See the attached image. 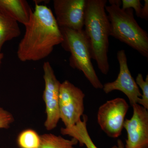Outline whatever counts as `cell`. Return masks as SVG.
Masks as SVG:
<instances>
[{
  "label": "cell",
  "instance_id": "obj_1",
  "mask_svg": "<svg viewBox=\"0 0 148 148\" xmlns=\"http://www.w3.org/2000/svg\"><path fill=\"white\" fill-rule=\"evenodd\" d=\"M25 34L20 41L17 56L20 61H36L50 55L56 46L63 41L55 16L46 5L36 3Z\"/></svg>",
  "mask_w": 148,
  "mask_h": 148
},
{
  "label": "cell",
  "instance_id": "obj_2",
  "mask_svg": "<svg viewBox=\"0 0 148 148\" xmlns=\"http://www.w3.org/2000/svg\"><path fill=\"white\" fill-rule=\"evenodd\" d=\"M107 3V0H86L84 30L92 59L105 75L110 70L108 52L110 27L105 9Z\"/></svg>",
  "mask_w": 148,
  "mask_h": 148
},
{
  "label": "cell",
  "instance_id": "obj_3",
  "mask_svg": "<svg viewBox=\"0 0 148 148\" xmlns=\"http://www.w3.org/2000/svg\"><path fill=\"white\" fill-rule=\"evenodd\" d=\"M106 5L110 21V36L124 42L147 58L148 57V34L135 20L133 10H123L120 0H110Z\"/></svg>",
  "mask_w": 148,
  "mask_h": 148
},
{
  "label": "cell",
  "instance_id": "obj_4",
  "mask_svg": "<svg viewBox=\"0 0 148 148\" xmlns=\"http://www.w3.org/2000/svg\"><path fill=\"white\" fill-rule=\"evenodd\" d=\"M60 29L63 38L61 45L71 54L70 66L82 71L94 88L103 89V85L98 78L91 62L90 47L84 30Z\"/></svg>",
  "mask_w": 148,
  "mask_h": 148
},
{
  "label": "cell",
  "instance_id": "obj_5",
  "mask_svg": "<svg viewBox=\"0 0 148 148\" xmlns=\"http://www.w3.org/2000/svg\"><path fill=\"white\" fill-rule=\"evenodd\" d=\"M85 94L68 80L61 84L59 95L60 119L65 127L72 126L80 120L84 110Z\"/></svg>",
  "mask_w": 148,
  "mask_h": 148
},
{
  "label": "cell",
  "instance_id": "obj_6",
  "mask_svg": "<svg viewBox=\"0 0 148 148\" xmlns=\"http://www.w3.org/2000/svg\"><path fill=\"white\" fill-rule=\"evenodd\" d=\"M129 105L124 99L117 98L107 101L99 108L97 121L101 129L110 138H118L123 128Z\"/></svg>",
  "mask_w": 148,
  "mask_h": 148
},
{
  "label": "cell",
  "instance_id": "obj_7",
  "mask_svg": "<svg viewBox=\"0 0 148 148\" xmlns=\"http://www.w3.org/2000/svg\"><path fill=\"white\" fill-rule=\"evenodd\" d=\"M43 69L45 82L43 98L45 104L47 115L44 125L46 129L50 131L56 127L60 119L59 95L61 83L56 78L49 62H45Z\"/></svg>",
  "mask_w": 148,
  "mask_h": 148
},
{
  "label": "cell",
  "instance_id": "obj_8",
  "mask_svg": "<svg viewBox=\"0 0 148 148\" xmlns=\"http://www.w3.org/2000/svg\"><path fill=\"white\" fill-rule=\"evenodd\" d=\"M86 0H54L55 18L59 28L83 30Z\"/></svg>",
  "mask_w": 148,
  "mask_h": 148
},
{
  "label": "cell",
  "instance_id": "obj_9",
  "mask_svg": "<svg viewBox=\"0 0 148 148\" xmlns=\"http://www.w3.org/2000/svg\"><path fill=\"white\" fill-rule=\"evenodd\" d=\"M133 115L125 120L127 133L125 148H148V111L138 104L132 106Z\"/></svg>",
  "mask_w": 148,
  "mask_h": 148
},
{
  "label": "cell",
  "instance_id": "obj_10",
  "mask_svg": "<svg viewBox=\"0 0 148 148\" xmlns=\"http://www.w3.org/2000/svg\"><path fill=\"white\" fill-rule=\"evenodd\" d=\"M117 58L119 65L117 78L114 81L107 83L103 85V91L108 94L113 90H119L126 95L131 106L138 104L142 94L128 68L124 50L118 51Z\"/></svg>",
  "mask_w": 148,
  "mask_h": 148
},
{
  "label": "cell",
  "instance_id": "obj_11",
  "mask_svg": "<svg viewBox=\"0 0 148 148\" xmlns=\"http://www.w3.org/2000/svg\"><path fill=\"white\" fill-rule=\"evenodd\" d=\"M33 10L24 0H0V13L25 26Z\"/></svg>",
  "mask_w": 148,
  "mask_h": 148
},
{
  "label": "cell",
  "instance_id": "obj_12",
  "mask_svg": "<svg viewBox=\"0 0 148 148\" xmlns=\"http://www.w3.org/2000/svg\"><path fill=\"white\" fill-rule=\"evenodd\" d=\"M83 116L82 120L81 119L74 125L62 127L61 133L76 139L80 146L85 145L86 148H98L92 142L88 131L87 116L84 114ZM112 148H116V146H114Z\"/></svg>",
  "mask_w": 148,
  "mask_h": 148
},
{
  "label": "cell",
  "instance_id": "obj_13",
  "mask_svg": "<svg viewBox=\"0 0 148 148\" xmlns=\"http://www.w3.org/2000/svg\"><path fill=\"white\" fill-rule=\"evenodd\" d=\"M20 34L18 22L0 13V51L5 43Z\"/></svg>",
  "mask_w": 148,
  "mask_h": 148
},
{
  "label": "cell",
  "instance_id": "obj_14",
  "mask_svg": "<svg viewBox=\"0 0 148 148\" xmlns=\"http://www.w3.org/2000/svg\"><path fill=\"white\" fill-rule=\"evenodd\" d=\"M40 138V142L38 148H75L74 146L78 143L75 138L68 140L51 133L43 134Z\"/></svg>",
  "mask_w": 148,
  "mask_h": 148
},
{
  "label": "cell",
  "instance_id": "obj_15",
  "mask_svg": "<svg viewBox=\"0 0 148 148\" xmlns=\"http://www.w3.org/2000/svg\"><path fill=\"white\" fill-rule=\"evenodd\" d=\"M40 142V136L32 129L24 130L17 138V143L20 148H38Z\"/></svg>",
  "mask_w": 148,
  "mask_h": 148
},
{
  "label": "cell",
  "instance_id": "obj_16",
  "mask_svg": "<svg viewBox=\"0 0 148 148\" xmlns=\"http://www.w3.org/2000/svg\"><path fill=\"white\" fill-rule=\"evenodd\" d=\"M136 84L142 90L143 94L140 98L138 104L148 110V75L144 80L142 74H138L136 77Z\"/></svg>",
  "mask_w": 148,
  "mask_h": 148
},
{
  "label": "cell",
  "instance_id": "obj_17",
  "mask_svg": "<svg viewBox=\"0 0 148 148\" xmlns=\"http://www.w3.org/2000/svg\"><path fill=\"white\" fill-rule=\"evenodd\" d=\"M14 121L12 114L0 107V129H8Z\"/></svg>",
  "mask_w": 148,
  "mask_h": 148
},
{
  "label": "cell",
  "instance_id": "obj_18",
  "mask_svg": "<svg viewBox=\"0 0 148 148\" xmlns=\"http://www.w3.org/2000/svg\"><path fill=\"white\" fill-rule=\"evenodd\" d=\"M122 8L123 10L129 8L134 9L136 15L139 17L143 6L140 0H122Z\"/></svg>",
  "mask_w": 148,
  "mask_h": 148
},
{
  "label": "cell",
  "instance_id": "obj_19",
  "mask_svg": "<svg viewBox=\"0 0 148 148\" xmlns=\"http://www.w3.org/2000/svg\"><path fill=\"white\" fill-rule=\"evenodd\" d=\"M140 18L148 20V1L145 0V4L141 10Z\"/></svg>",
  "mask_w": 148,
  "mask_h": 148
},
{
  "label": "cell",
  "instance_id": "obj_20",
  "mask_svg": "<svg viewBox=\"0 0 148 148\" xmlns=\"http://www.w3.org/2000/svg\"><path fill=\"white\" fill-rule=\"evenodd\" d=\"M116 148H125V145L121 140H118L117 142Z\"/></svg>",
  "mask_w": 148,
  "mask_h": 148
},
{
  "label": "cell",
  "instance_id": "obj_21",
  "mask_svg": "<svg viewBox=\"0 0 148 148\" xmlns=\"http://www.w3.org/2000/svg\"><path fill=\"white\" fill-rule=\"evenodd\" d=\"M3 53L1 52V51H0V69H1V65L2 64V61L3 58Z\"/></svg>",
  "mask_w": 148,
  "mask_h": 148
}]
</instances>
